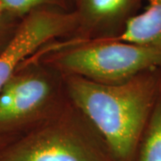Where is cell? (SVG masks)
<instances>
[{"label": "cell", "instance_id": "obj_1", "mask_svg": "<svg viewBox=\"0 0 161 161\" xmlns=\"http://www.w3.org/2000/svg\"><path fill=\"white\" fill-rule=\"evenodd\" d=\"M63 79L67 98L97 130L115 160H135L161 98V69L145 71L117 84L76 76Z\"/></svg>", "mask_w": 161, "mask_h": 161}, {"label": "cell", "instance_id": "obj_2", "mask_svg": "<svg viewBox=\"0 0 161 161\" xmlns=\"http://www.w3.org/2000/svg\"><path fill=\"white\" fill-rule=\"evenodd\" d=\"M32 58L63 76L117 84L142 72L161 69V47L117 39L57 40Z\"/></svg>", "mask_w": 161, "mask_h": 161}, {"label": "cell", "instance_id": "obj_3", "mask_svg": "<svg viewBox=\"0 0 161 161\" xmlns=\"http://www.w3.org/2000/svg\"><path fill=\"white\" fill-rule=\"evenodd\" d=\"M0 161H115L97 130L69 100L18 133Z\"/></svg>", "mask_w": 161, "mask_h": 161}, {"label": "cell", "instance_id": "obj_4", "mask_svg": "<svg viewBox=\"0 0 161 161\" xmlns=\"http://www.w3.org/2000/svg\"><path fill=\"white\" fill-rule=\"evenodd\" d=\"M66 99L63 76L31 58L0 90V132H23Z\"/></svg>", "mask_w": 161, "mask_h": 161}, {"label": "cell", "instance_id": "obj_5", "mask_svg": "<svg viewBox=\"0 0 161 161\" xmlns=\"http://www.w3.org/2000/svg\"><path fill=\"white\" fill-rule=\"evenodd\" d=\"M76 28L74 11L47 7L24 16L0 52V90L28 59L54 41L71 38Z\"/></svg>", "mask_w": 161, "mask_h": 161}, {"label": "cell", "instance_id": "obj_6", "mask_svg": "<svg viewBox=\"0 0 161 161\" xmlns=\"http://www.w3.org/2000/svg\"><path fill=\"white\" fill-rule=\"evenodd\" d=\"M144 0H74L75 40L117 39Z\"/></svg>", "mask_w": 161, "mask_h": 161}, {"label": "cell", "instance_id": "obj_7", "mask_svg": "<svg viewBox=\"0 0 161 161\" xmlns=\"http://www.w3.org/2000/svg\"><path fill=\"white\" fill-rule=\"evenodd\" d=\"M143 11L132 16L117 40L161 47V0H144Z\"/></svg>", "mask_w": 161, "mask_h": 161}, {"label": "cell", "instance_id": "obj_8", "mask_svg": "<svg viewBox=\"0 0 161 161\" xmlns=\"http://www.w3.org/2000/svg\"><path fill=\"white\" fill-rule=\"evenodd\" d=\"M134 161H161V98L144 132Z\"/></svg>", "mask_w": 161, "mask_h": 161}, {"label": "cell", "instance_id": "obj_9", "mask_svg": "<svg viewBox=\"0 0 161 161\" xmlns=\"http://www.w3.org/2000/svg\"><path fill=\"white\" fill-rule=\"evenodd\" d=\"M74 0H0V14L22 20L31 12L40 8L73 10Z\"/></svg>", "mask_w": 161, "mask_h": 161}, {"label": "cell", "instance_id": "obj_10", "mask_svg": "<svg viewBox=\"0 0 161 161\" xmlns=\"http://www.w3.org/2000/svg\"><path fill=\"white\" fill-rule=\"evenodd\" d=\"M20 21L0 14V52L11 40Z\"/></svg>", "mask_w": 161, "mask_h": 161}, {"label": "cell", "instance_id": "obj_11", "mask_svg": "<svg viewBox=\"0 0 161 161\" xmlns=\"http://www.w3.org/2000/svg\"><path fill=\"white\" fill-rule=\"evenodd\" d=\"M17 134H6L0 132V150L5 147L8 142H10L14 138Z\"/></svg>", "mask_w": 161, "mask_h": 161}]
</instances>
